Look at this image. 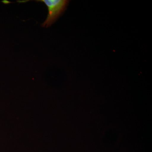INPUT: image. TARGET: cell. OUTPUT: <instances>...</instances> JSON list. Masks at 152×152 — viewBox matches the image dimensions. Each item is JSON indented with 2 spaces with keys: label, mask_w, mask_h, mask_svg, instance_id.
I'll return each mask as SVG.
<instances>
[{
  "label": "cell",
  "mask_w": 152,
  "mask_h": 152,
  "mask_svg": "<svg viewBox=\"0 0 152 152\" xmlns=\"http://www.w3.org/2000/svg\"><path fill=\"white\" fill-rule=\"evenodd\" d=\"M37 1L43 2L47 6L48 14L45 21L42 24L43 27L48 28L58 18L60 15L65 10L69 4L67 0H39Z\"/></svg>",
  "instance_id": "1"
}]
</instances>
